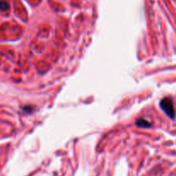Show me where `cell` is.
Wrapping results in <instances>:
<instances>
[{"mask_svg": "<svg viewBox=\"0 0 176 176\" xmlns=\"http://www.w3.org/2000/svg\"><path fill=\"white\" fill-rule=\"evenodd\" d=\"M9 9V4L5 1H0V10L1 11H7Z\"/></svg>", "mask_w": 176, "mask_h": 176, "instance_id": "obj_3", "label": "cell"}, {"mask_svg": "<svg viewBox=\"0 0 176 176\" xmlns=\"http://www.w3.org/2000/svg\"><path fill=\"white\" fill-rule=\"evenodd\" d=\"M160 108L170 119L175 118V110L174 106V102L170 97H164L160 102Z\"/></svg>", "mask_w": 176, "mask_h": 176, "instance_id": "obj_1", "label": "cell"}, {"mask_svg": "<svg viewBox=\"0 0 176 176\" xmlns=\"http://www.w3.org/2000/svg\"><path fill=\"white\" fill-rule=\"evenodd\" d=\"M136 125L137 126L141 127V128H149V127H151V125H152L149 121H148L147 119H143V118L137 119Z\"/></svg>", "mask_w": 176, "mask_h": 176, "instance_id": "obj_2", "label": "cell"}]
</instances>
